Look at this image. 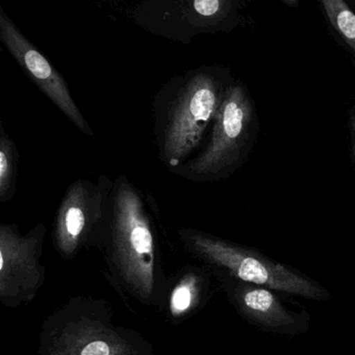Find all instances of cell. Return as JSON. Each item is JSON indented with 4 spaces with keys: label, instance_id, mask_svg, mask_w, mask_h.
<instances>
[{
    "label": "cell",
    "instance_id": "1",
    "mask_svg": "<svg viewBox=\"0 0 355 355\" xmlns=\"http://www.w3.org/2000/svg\"><path fill=\"white\" fill-rule=\"evenodd\" d=\"M232 83L227 68L200 66L172 76L155 93L153 137L157 157L170 172L197 155Z\"/></svg>",
    "mask_w": 355,
    "mask_h": 355
},
{
    "label": "cell",
    "instance_id": "2",
    "mask_svg": "<svg viewBox=\"0 0 355 355\" xmlns=\"http://www.w3.org/2000/svg\"><path fill=\"white\" fill-rule=\"evenodd\" d=\"M103 253L119 288L142 304L164 306L171 279L164 272L146 199L125 174L115 178L113 216Z\"/></svg>",
    "mask_w": 355,
    "mask_h": 355
},
{
    "label": "cell",
    "instance_id": "3",
    "mask_svg": "<svg viewBox=\"0 0 355 355\" xmlns=\"http://www.w3.org/2000/svg\"><path fill=\"white\" fill-rule=\"evenodd\" d=\"M138 330L116 323L105 299L76 296L51 311L41 326L38 355H153Z\"/></svg>",
    "mask_w": 355,
    "mask_h": 355
},
{
    "label": "cell",
    "instance_id": "4",
    "mask_svg": "<svg viewBox=\"0 0 355 355\" xmlns=\"http://www.w3.org/2000/svg\"><path fill=\"white\" fill-rule=\"evenodd\" d=\"M178 234L187 252L201 261L215 277L234 278L309 300L331 298L325 288L302 272L274 261L255 249L195 228H180Z\"/></svg>",
    "mask_w": 355,
    "mask_h": 355
},
{
    "label": "cell",
    "instance_id": "5",
    "mask_svg": "<svg viewBox=\"0 0 355 355\" xmlns=\"http://www.w3.org/2000/svg\"><path fill=\"white\" fill-rule=\"evenodd\" d=\"M253 120L254 110L246 88L242 83H232L216 116L207 144L171 173L198 184L227 178L246 157Z\"/></svg>",
    "mask_w": 355,
    "mask_h": 355
},
{
    "label": "cell",
    "instance_id": "6",
    "mask_svg": "<svg viewBox=\"0 0 355 355\" xmlns=\"http://www.w3.org/2000/svg\"><path fill=\"white\" fill-rule=\"evenodd\" d=\"M115 180L99 175L96 180H78L62 198L53 222V241L64 259L82 250L105 249L113 216Z\"/></svg>",
    "mask_w": 355,
    "mask_h": 355
},
{
    "label": "cell",
    "instance_id": "7",
    "mask_svg": "<svg viewBox=\"0 0 355 355\" xmlns=\"http://www.w3.org/2000/svg\"><path fill=\"white\" fill-rule=\"evenodd\" d=\"M238 3L232 0H146L132 10L137 26L182 44L200 35L230 32L238 26Z\"/></svg>",
    "mask_w": 355,
    "mask_h": 355
},
{
    "label": "cell",
    "instance_id": "8",
    "mask_svg": "<svg viewBox=\"0 0 355 355\" xmlns=\"http://www.w3.org/2000/svg\"><path fill=\"white\" fill-rule=\"evenodd\" d=\"M47 227L40 222L22 234L16 224H0V302L9 309L28 305L46 280L41 261Z\"/></svg>",
    "mask_w": 355,
    "mask_h": 355
},
{
    "label": "cell",
    "instance_id": "9",
    "mask_svg": "<svg viewBox=\"0 0 355 355\" xmlns=\"http://www.w3.org/2000/svg\"><path fill=\"white\" fill-rule=\"evenodd\" d=\"M0 40L16 63L36 85L37 88L62 112L64 116L88 137L94 130L72 97L68 83L42 53L20 32L5 10L0 8Z\"/></svg>",
    "mask_w": 355,
    "mask_h": 355
},
{
    "label": "cell",
    "instance_id": "10",
    "mask_svg": "<svg viewBox=\"0 0 355 355\" xmlns=\"http://www.w3.org/2000/svg\"><path fill=\"white\" fill-rule=\"evenodd\" d=\"M230 304L249 323L270 334L298 336L309 331L311 315L288 309L279 293L230 277H216Z\"/></svg>",
    "mask_w": 355,
    "mask_h": 355
},
{
    "label": "cell",
    "instance_id": "11",
    "mask_svg": "<svg viewBox=\"0 0 355 355\" xmlns=\"http://www.w3.org/2000/svg\"><path fill=\"white\" fill-rule=\"evenodd\" d=\"M211 273L207 267L188 266L170 282L165 311L173 321H182L197 313L209 298Z\"/></svg>",
    "mask_w": 355,
    "mask_h": 355
},
{
    "label": "cell",
    "instance_id": "12",
    "mask_svg": "<svg viewBox=\"0 0 355 355\" xmlns=\"http://www.w3.org/2000/svg\"><path fill=\"white\" fill-rule=\"evenodd\" d=\"M19 151L0 120V201L9 202L17 192Z\"/></svg>",
    "mask_w": 355,
    "mask_h": 355
},
{
    "label": "cell",
    "instance_id": "13",
    "mask_svg": "<svg viewBox=\"0 0 355 355\" xmlns=\"http://www.w3.org/2000/svg\"><path fill=\"white\" fill-rule=\"evenodd\" d=\"M322 5L334 30L355 53V14L342 0H324Z\"/></svg>",
    "mask_w": 355,
    "mask_h": 355
},
{
    "label": "cell",
    "instance_id": "14",
    "mask_svg": "<svg viewBox=\"0 0 355 355\" xmlns=\"http://www.w3.org/2000/svg\"><path fill=\"white\" fill-rule=\"evenodd\" d=\"M351 120H352V130H353V150H354V155H355V116H353V117H351Z\"/></svg>",
    "mask_w": 355,
    "mask_h": 355
}]
</instances>
